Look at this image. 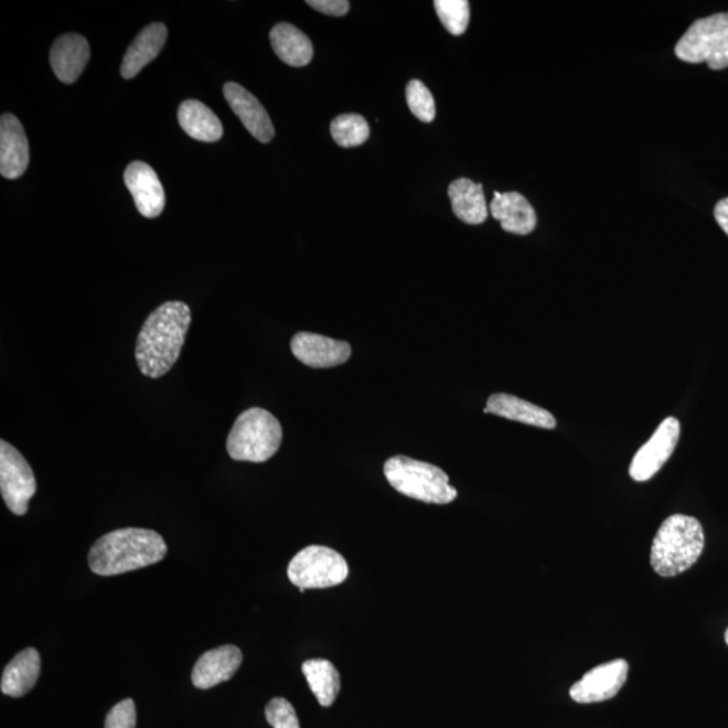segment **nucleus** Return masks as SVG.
<instances>
[{"label": "nucleus", "mask_w": 728, "mask_h": 728, "mask_svg": "<svg viewBox=\"0 0 728 728\" xmlns=\"http://www.w3.org/2000/svg\"><path fill=\"white\" fill-rule=\"evenodd\" d=\"M191 323V308L182 301H168L149 314L136 345L138 368L144 376L157 379L172 370Z\"/></svg>", "instance_id": "obj_1"}, {"label": "nucleus", "mask_w": 728, "mask_h": 728, "mask_svg": "<svg viewBox=\"0 0 728 728\" xmlns=\"http://www.w3.org/2000/svg\"><path fill=\"white\" fill-rule=\"evenodd\" d=\"M168 545L160 533L142 527H125L105 534L89 550L88 564L94 574L117 576L160 563Z\"/></svg>", "instance_id": "obj_2"}, {"label": "nucleus", "mask_w": 728, "mask_h": 728, "mask_svg": "<svg viewBox=\"0 0 728 728\" xmlns=\"http://www.w3.org/2000/svg\"><path fill=\"white\" fill-rule=\"evenodd\" d=\"M703 526L689 515L673 514L660 526L653 539L651 564L663 578H675L694 567L703 554Z\"/></svg>", "instance_id": "obj_3"}, {"label": "nucleus", "mask_w": 728, "mask_h": 728, "mask_svg": "<svg viewBox=\"0 0 728 728\" xmlns=\"http://www.w3.org/2000/svg\"><path fill=\"white\" fill-rule=\"evenodd\" d=\"M282 427L270 411L250 408L231 428L227 452L236 461L265 463L275 457L282 442Z\"/></svg>", "instance_id": "obj_4"}, {"label": "nucleus", "mask_w": 728, "mask_h": 728, "mask_svg": "<svg viewBox=\"0 0 728 728\" xmlns=\"http://www.w3.org/2000/svg\"><path fill=\"white\" fill-rule=\"evenodd\" d=\"M384 472L393 489L413 500L435 505H447L457 500L458 491L449 483V477L433 464L394 457L386 461Z\"/></svg>", "instance_id": "obj_5"}, {"label": "nucleus", "mask_w": 728, "mask_h": 728, "mask_svg": "<svg viewBox=\"0 0 728 728\" xmlns=\"http://www.w3.org/2000/svg\"><path fill=\"white\" fill-rule=\"evenodd\" d=\"M289 580L303 590L342 585L349 576V564L336 550L311 545L297 554L288 567Z\"/></svg>", "instance_id": "obj_6"}, {"label": "nucleus", "mask_w": 728, "mask_h": 728, "mask_svg": "<svg viewBox=\"0 0 728 728\" xmlns=\"http://www.w3.org/2000/svg\"><path fill=\"white\" fill-rule=\"evenodd\" d=\"M0 493L6 506L15 515H24L29 502L36 493L32 467L10 442L0 441Z\"/></svg>", "instance_id": "obj_7"}, {"label": "nucleus", "mask_w": 728, "mask_h": 728, "mask_svg": "<svg viewBox=\"0 0 728 728\" xmlns=\"http://www.w3.org/2000/svg\"><path fill=\"white\" fill-rule=\"evenodd\" d=\"M728 12L696 21L677 42L676 56L689 64L706 63L726 44Z\"/></svg>", "instance_id": "obj_8"}, {"label": "nucleus", "mask_w": 728, "mask_h": 728, "mask_svg": "<svg viewBox=\"0 0 728 728\" xmlns=\"http://www.w3.org/2000/svg\"><path fill=\"white\" fill-rule=\"evenodd\" d=\"M679 433H682V425L677 418H665L646 445H643L631 460L629 469L631 479L635 482L651 481L675 452Z\"/></svg>", "instance_id": "obj_9"}, {"label": "nucleus", "mask_w": 728, "mask_h": 728, "mask_svg": "<svg viewBox=\"0 0 728 728\" xmlns=\"http://www.w3.org/2000/svg\"><path fill=\"white\" fill-rule=\"evenodd\" d=\"M629 664L618 659L593 667L569 689V696L576 703L591 704L612 699L627 684Z\"/></svg>", "instance_id": "obj_10"}, {"label": "nucleus", "mask_w": 728, "mask_h": 728, "mask_svg": "<svg viewBox=\"0 0 728 728\" xmlns=\"http://www.w3.org/2000/svg\"><path fill=\"white\" fill-rule=\"evenodd\" d=\"M290 349L297 360L312 368L336 367L347 362L351 356L347 342L312 332L297 333L291 339Z\"/></svg>", "instance_id": "obj_11"}, {"label": "nucleus", "mask_w": 728, "mask_h": 728, "mask_svg": "<svg viewBox=\"0 0 728 728\" xmlns=\"http://www.w3.org/2000/svg\"><path fill=\"white\" fill-rule=\"evenodd\" d=\"M125 184L130 191L139 214L154 218L165 208V191L154 169L142 161H133L125 172Z\"/></svg>", "instance_id": "obj_12"}, {"label": "nucleus", "mask_w": 728, "mask_h": 728, "mask_svg": "<svg viewBox=\"0 0 728 728\" xmlns=\"http://www.w3.org/2000/svg\"><path fill=\"white\" fill-rule=\"evenodd\" d=\"M29 161V141L20 119L3 114L0 119V173L4 179H20L26 172Z\"/></svg>", "instance_id": "obj_13"}, {"label": "nucleus", "mask_w": 728, "mask_h": 728, "mask_svg": "<svg viewBox=\"0 0 728 728\" xmlns=\"http://www.w3.org/2000/svg\"><path fill=\"white\" fill-rule=\"evenodd\" d=\"M223 93L231 109L255 139L269 143L275 138V126L257 97L236 83L224 85Z\"/></svg>", "instance_id": "obj_14"}, {"label": "nucleus", "mask_w": 728, "mask_h": 728, "mask_svg": "<svg viewBox=\"0 0 728 728\" xmlns=\"http://www.w3.org/2000/svg\"><path fill=\"white\" fill-rule=\"evenodd\" d=\"M243 663L240 649L224 645L206 652L197 660L192 672V683L199 689H210L228 682Z\"/></svg>", "instance_id": "obj_15"}, {"label": "nucleus", "mask_w": 728, "mask_h": 728, "mask_svg": "<svg viewBox=\"0 0 728 728\" xmlns=\"http://www.w3.org/2000/svg\"><path fill=\"white\" fill-rule=\"evenodd\" d=\"M90 57L88 41L81 34L58 36L51 51V64L60 82L73 84L82 76Z\"/></svg>", "instance_id": "obj_16"}, {"label": "nucleus", "mask_w": 728, "mask_h": 728, "mask_svg": "<svg viewBox=\"0 0 728 728\" xmlns=\"http://www.w3.org/2000/svg\"><path fill=\"white\" fill-rule=\"evenodd\" d=\"M490 212L510 234L527 235L537 226L536 211L518 192H495Z\"/></svg>", "instance_id": "obj_17"}, {"label": "nucleus", "mask_w": 728, "mask_h": 728, "mask_svg": "<svg viewBox=\"0 0 728 728\" xmlns=\"http://www.w3.org/2000/svg\"><path fill=\"white\" fill-rule=\"evenodd\" d=\"M483 411L543 429H555L557 425L550 411L506 393L493 394Z\"/></svg>", "instance_id": "obj_18"}, {"label": "nucleus", "mask_w": 728, "mask_h": 728, "mask_svg": "<svg viewBox=\"0 0 728 728\" xmlns=\"http://www.w3.org/2000/svg\"><path fill=\"white\" fill-rule=\"evenodd\" d=\"M168 28L163 23H151L136 36L121 61L120 75L131 81L146 65L157 58L165 46Z\"/></svg>", "instance_id": "obj_19"}, {"label": "nucleus", "mask_w": 728, "mask_h": 728, "mask_svg": "<svg viewBox=\"0 0 728 728\" xmlns=\"http://www.w3.org/2000/svg\"><path fill=\"white\" fill-rule=\"evenodd\" d=\"M41 673V657L34 647L24 649L4 667L0 688L10 697H22L34 688Z\"/></svg>", "instance_id": "obj_20"}, {"label": "nucleus", "mask_w": 728, "mask_h": 728, "mask_svg": "<svg viewBox=\"0 0 728 728\" xmlns=\"http://www.w3.org/2000/svg\"><path fill=\"white\" fill-rule=\"evenodd\" d=\"M448 196L451 199L453 214L461 222L478 226L488 221L489 208L482 184L470 179L454 180L448 188Z\"/></svg>", "instance_id": "obj_21"}, {"label": "nucleus", "mask_w": 728, "mask_h": 728, "mask_svg": "<svg viewBox=\"0 0 728 728\" xmlns=\"http://www.w3.org/2000/svg\"><path fill=\"white\" fill-rule=\"evenodd\" d=\"M272 51L285 64L290 66H306L313 57L311 40L300 29L290 23H278L270 32Z\"/></svg>", "instance_id": "obj_22"}, {"label": "nucleus", "mask_w": 728, "mask_h": 728, "mask_svg": "<svg viewBox=\"0 0 728 728\" xmlns=\"http://www.w3.org/2000/svg\"><path fill=\"white\" fill-rule=\"evenodd\" d=\"M179 124L188 136L202 142H216L223 137V125L211 108L199 100H185L179 108Z\"/></svg>", "instance_id": "obj_23"}, {"label": "nucleus", "mask_w": 728, "mask_h": 728, "mask_svg": "<svg viewBox=\"0 0 728 728\" xmlns=\"http://www.w3.org/2000/svg\"><path fill=\"white\" fill-rule=\"evenodd\" d=\"M302 673L320 706L331 707L340 692L339 672L328 660H308L302 664Z\"/></svg>", "instance_id": "obj_24"}, {"label": "nucleus", "mask_w": 728, "mask_h": 728, "mask_svg": "<svg viewBox=\"0 0 728 728\" xmlns=\"http://www.w3.org/2000/svg\"><path fill=\"white\" fill-rule=\"evenodd\" d=\"M333 139L342 148H356L367 141L370 127L367 120L356 114L340 115L331 124Z\"/></svg>", "instance_id": "obj_25"}, {"label": "nucleus", "mask_w": 728, "mask_h": 728, "mask_svg": "<svg viewBox=\"0 0 728 728\" xmlns=\"http://www.w3.org/2000/svg\"><path fill=\"white\" fill-rule=\"evenodd\" d=\"M435 9L439 20L452 35H461L469 28L470 3L467 0H436Z\"/></svg>", "instance_id": "obj_26"}, {"label": "nucleus", "mask_w": 728, "mask_h": 728, "mask_svg": "<svg viewBox=\"0 0 728 728\" xmlns=\"http://www.w3.org/2000/svg\"><path fill=\"white\" fill-rule=\"evenodd\" d=\"M406 101L418 120L430 124L436 117L435 99L430 90L420 81H411L406 87Z\"/></svg>", "instance_id": "obj_27"}, {"label": "nucleus", "mask_w": 728, "mask_h": 728, "mask_svg": "<svg viewBox=\"0 0 728 728\" xmlns=\"http://www.w3.org/2000/svg\"><path fill=\"white\" fill-rule=\"evenodd\" d=\"M267 724L272 728H300L299 716L293 706L282 697H276L265 709Z\"/></svg>", "instance_id": "obj_28"}, {"label": "nucleus", "mask_w": 728, "mask_h": 728, "mask_svg": "<svg viewBox=\"0 0 728 728\" xmlns=\"http://www.w3.org/2000/svg\"><path fill=\"white\" fill-rule=\"evenodd\" d=\"M137 709L136 703L125 699L111 708L106 718L105 728H136Z\"/></svg>", "instance_id": "obj_29"}, {"label": "nucleus", "mask_w": 728, "mask_h": 728, "mask_svg": "<svg viewBox=\"0 0 728 728\" xmlns=\"http://www.w3.org/2000/svg\"><path fill=\"white\" fill-rule=\"evenodd\" d=\"M308 6L325 15L344 17L350 10L347 0H308Z\"/></svg>", "instance_id": "obj_30"}, {"label": "nucleus", "mask_w": 728, "mask_h": 728, "mask_svg": "<svg viewBox=\"0 0 728 728\" xmlns=\"http://www.w3.org/2000/svg\"><path fill=\"white\" fill-rule=\"evenodd\" d=\"M707 65L713 71H720L728 68V39L726 44L707 61Z\"/></svg>", "instance_id": "obj_31"}, {"label": "nucleus", "mask_w": 728, "mask_h": 728, "mask_svg": "<svg viewBox=\"0 0 728 728\" xmlns=\"http://www.w3.org/2000/svg\"><path fill=\"white\" fill-rule=\"evenodd\" d=\"M714 215L720 228L728 235V197L715 205Z\"/></svg>", "instance_id": "obj_32"}, {"label": "nucleus", "mask_w": 728, "mask_h": 728, "mask_svg": "<svg viewBox=\"0 0 728 728\" xmlns=\"http://www.w3.org/2000/svg\"><path fill=\"white\" fill-rule=\"evenodd\" d=\"M725 641H726V643H727V645H728V629L726 630V633H725Z\"/></svg>", "instance_id": "obj_33"}]
</instances>
